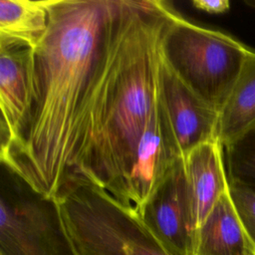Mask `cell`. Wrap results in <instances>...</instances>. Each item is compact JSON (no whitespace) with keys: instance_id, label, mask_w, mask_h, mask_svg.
Here are the masks:
<instances>
[{"instance_id":"obj_1","label":"cell","mask_w":255,"mask_h":255,"mask_svg":"<svg viewBox=\"0 0 255 255\" xmlns=\"http://www.w3.org/2000/svg\"><path fill=\"white\" fill-rule=\"evenodd\" d=\"M125 0H50L48 29L33 49L31 102L17 139L0 151L36 191L56 199L75 178L89 142Z\"/></svg>"},{"instance_id":"obj_2","label":"cell","mask_w":255,"mask_h":255,"mask_svg":"<svg viewBox=\"0 0 255 255\" xmlns=\"http://www.w3.org/2000/svg\"><path fill=\"white\" fill-rule=\"evenodd\" d=\"M174 8L125 0L107 72L95 98L89 142L75 178L120 198L159 93L160 38Z\"/></svg>"},{"instance_id":"obj_3","label":"cell","mask_w":255,"mask_h":255,"mask_svg":"<svg viewBox=\"0 0 255 255\" xmlns=\"http://www.w3.org/2000/svg\"><path fill=\"white\" fill-rule=\"evenodd\" d=\"M56 201L80 255H175L135 208L90 181H72Z\"/></svg>"},{"instance_id":"obj_4","label":"cell","mask_w":255,"mask_h":255,"mask_svg":"<svg viewBox=\"0 0 255 255\" xmlns=\"http://www.w3.org/2000/svg\"><path fill=\"white\" fill-rule=\"evenodd\" d=\"M249 50L227 34L184 19L175 9L160 38L162 60L218 114L237 81Z\"/></svg>"},{"instance_id":"obj_5","label":"cell","mask_w":255,"mask_h":255,"mask_svg":"<svg viewBox=\"0 0 255 255\" xmlns=\"http://www.w3.org/2000/svg\"><path fill=\"white\" fill-rule=\"evenodd\" d=\"M0 255H80L56 199L1 163Z\"/></svg>"},{"instance_id":"obj_6","label":"cell","mask_w":255,"mask_h":255,"mask_svg":"<svg viewBox=\"0 0 255 255\" xmlns=\"http://www.w3.org/2000/svg\"><path fill=\"white\" fill-rule=\"evenodd\" d=\"M181 158L158 93L156 107L137 147L133 168L118 200L138 210Z\"/></svg>"},{"instance_id":"obj_7","label":"cell","mask_w":255,"mask_h":255,"mask_svg":"<svg viewBox=\"0 0 255 255\" xmlns=\"http://www.w3.org/2000/svg\"><path fill=\"white\" fill-rule=\"evenodd\" d=\"M136 211L171 252L193 255L195 227L183 158Z\"/></svg>"},{"instance_id":"obj_8","label":"cell","mask_w":255,"mask_h":255,"mask_svg":"<svg viewBox=\"0 0 255 255\" xmlns=\"http://www.w3.org/2000/svg\"><path fill=\"white\" fill-rule=\"evenodd\" d=\"M159 93L168 122L184 157L196 146L216 139L218 113L193 93L160 55Z\"/></svg>"},{"instance_id":"obj_9","label":"cell","mask_w":255,"mask_h":255,"mask_svg":"<svg viewBox=\"0 0 255 255\" xmlns=\"http://www.w3.org/2000/svg\"><path fill=\"white\" fill-rule=\"evenodd\" d=\"M32 82L33 49L20 44H0V151L17 139L30 106Z\"/></svg>"},{"instance_id":"obj_10","label":"cell","mask_w":255,"mask_h":255,"mask_svg":"<svg viewBox=\"0 0 255 255\" xmlns=\"http://www.w3.org/2000/svg\"><path fill=\"white\" fill-rule=\"evenodd\" d=\"M195 232L218 199L228 190L223 147L218 140L204 142L183 157Z\"/></svg>"},{"instance_id":"obj_11","label":"cell","mask_w":255,"mask_h":255,"mask_svg":"<svg viewBox=\"0 0 255 255\" xmlns=\"http://www.w3.org/2000/svg\"><path fill=\"white\" fill-rule=\"evenodd\" d=\"M193 255H255L227 190L195 232Z\"/></svg>"},{"instance_id":"obj_12","label":"cell","mask_w":255,"mask_h":255,"mask_svg":"<svg viewBox=\"0 0 255 255\" xmlns=\"http://www.w3.org/2000/svg\"><path fill=\"white\" fill-rule=\"evenodd\" d=\"M255 124V51L249 50L237 81L218 114L216 139L225 146Z\"/></svg>"},{"instance_id":"obj_13","label":"cell","mask_w":255,"mask_h":255,"mask_svg":"<svg viewBox=\"0 0 255 255\" xmlns=\"http://www.w3.org/2000/svg\"><path fill=\"white\" fill-rule=\"evenodd\" d=\"M49 5L50 0H0V44L34 49L47 32Z\"/></svg>"},{"instance_id":"obj_14","label":"cell","mask_w":255,"mask_h":255,"mask_svg":"<svg viewBox=\"0 0 255 255\" xmlns=\"http://www.w3.org/2000/svg\"><path fill=\"white\" fill-rule=\"evenodd\" d=\"M222 147L228 184L255 192V124Z\"/></svg>"},{"instance_id":"obj_15","label":"cell","mask_w":255,"mask_h":255,"mask_svg":"<svg viewBox=\"0 0 255 255\" xmlns=\"http://www.w3.org/2000/svg\"><path fill=\"white\" fill-rule=\"evenodd\" d=\"M228 191L236 213L255 245V192L234 185H229Z\"/></svg>"},{"instance_id":"obj_16","label":"cell","mask_w":255,"mask_h":255,"mask_svg":"<svg viewBox=\"0 0 255 255\" xmlns=\"http://www.w3.org/2000/svg\"><path fill=\"white\" fill-rule=\"evenodd\" d=\"M192 5L198 10L211 14L224 13L230 7V3L227 0H194Z\"/></svg>"},{"instance_id":"obj_17","label":"cell","mask_w":255,"mask_h":255,"mask_svg":"<svg viewBox=\"0 0 255 255\" xmlns=\"http://www.w3.org/2000/svg\"><path fill=\"white\" fill-rule=\"evenodd\" d=\"M246 4H248L249 6H252L253 8H255V1H246Z\"/></svg>"}]
</instances>
